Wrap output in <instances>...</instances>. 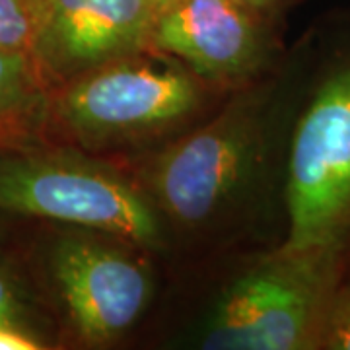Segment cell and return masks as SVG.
<instances>
[{
    "mask_svg": "<svg viewBox=\"0 0 350 350\" xmlns=\"http://www.w3.org/2000/svg\"><path fill=\"white\" fill-rule=\"evenodd\" d=\"M43 345L33 335H29L22 323H0V350H38Z\"/></svg>",
    "mask_w": 350,
    "mask_h": 350,
    "instance_id": "cell-13",
    "label": "cell"
},
{
    "mask_svg": "<svg viewBox=\"0 0 350 350\" xmlns=\"http://www.w3.org/2000/svg\"><path fill=\"white\" fill-rule=\"evenodd\" d=\"M288 228L278 251L350 250V51L313 86L286 167Z\"/></svg>",
    "mask_w": 350,
    "mask_h": 350,
    "instance_id": "cell-2",
    "label": "cell"
},
{
    "mask_svg": "<svg viewBox=\"0 0 350 350\" xmlns=\"http://www.w3.org/2000/svg\"><path fill=\"white\" fill-rule=\"evenodd\" d=\"M174 0H152V4H154V10L158 12V10H162L163 6H167V4H172Z\"/></svg>",
    "mask_w": 350,
    "mask_h": 350,
    "instance_id": "cell-15",
    "label": "cell"
},
{
    "mask_svg": "<svg viewBox=\"0 0 350 350\" xmlns=\"http://www.w3.org/2000/svg\"><path fill=\"white\" fill-rule=\"evenodd\" d=\"M36 0H0V49L33 55Z\"/></svg>",
    "mask_w": 350,
    "mask_h": 350,
    "instance_id": "cell-10",
    "label": "cell"
},
{
    "mask_svg": "<svg viewBox=\"0 0 350 350\" xmlns=\"http://www.w3.org/2000/svg\"><path fill=\"white\" fill-rule=\"evenodd\" d=\"M239 4H243V6H247L251 10H255V12H267V10H271V8H275L276 4L280 2V0H238Z\"/></svg>",
    "mask_w": 350,
    "mask_h": 350,
    "instance_id": "cell-14",
    "label": "cell"
},
{
    "mask_svg": "<svg viewBox=\"0 0 350 350\" xmlns=\"http://www.w3.org/2000/svg\"><path fill=\"white\" fill-rule=\"evenodd\" d=\"M53 273L76 333L90 345L123 335L150 300L146 271L98 241H59L53 251Z\"/></svg>",
    "mask_w": 350,
    "mask_h": 350,
    "instance_id": "cell-8",
    "label": "cell"
},
{
    "mask_svg": "<svg viewBox=\"0 0 350 350\" xmlns=\"http://www.w3.org/2000/svg\"><path fill=\"white\" fill-rule=\"evenodd\" d=\"M261 113L257 101L239 100L158 154L146 181L163 213L179 224L193 226L222 206L259 154Z\"/></svg>",
    "mask_w": 350,
    "mask_h": 350,
    "instance_id": "cell-5",
    "label": "cell"
},
{
    "mask_svg": "<svg viewBox=\"0 0 350 350\" xmlns=\"http://www.w3.org/2000/svg\"><path fill=\"white\" fill-rule=\"evenodd\" d=\"M41 66L31 53L0 49V123L27 113L41 94Z\"/></svg>",
    "mask_w": 350,
    "mask_h": 350,
    "instance_id": "cell-9",
    "label": "cell"
},
{
    "mask_svg": "<svg viewBox=\"0 0 350 350\" xmlns=\"http://www.w3.org/2000/svg\"><path fill=\"white\" fill-rule=\"evenodd\" d=\"M150 47L193 75L222 82L255 72L267 55L261 12L238 0H174L154 16Z\"/></svg>",
    "mask_w": 350,
    "mask_h": 350,
    "instance_id": "cell-7",
    "label": "cell"
},
{
    "mask_svg": "<svg viewBox=\"0 0 350 350\" xmlns=\"http://www.w3.org/2000/svg\"><path fill=\"white\" fill-rule=\"evenodd\" d=\"M22 313H24V306L20 298V290L12 276L4 269H0V323L4 321L22 323Z\"/></svg>",
    "mask_w": 350,
    "mask_h": 350,
    "instance_id": "cell-12",
    "label": "cell"
},
{
    "mask_svg": "<svg viewBox=\"0 0 350 350\" xmlns=\"http://www.w3.org/2000/svg\"><path fill=\"white\" fill-rule=\"evenodd\" d=\"M319 349L350 350V276L347 275L327 310Z\"/></svg>",
    "mask_w": 350,
    "mask_h": 350,
    "instance_id": "cell-11",
    "label": "cell"
},
{
    "mask_svg": "<svg viewBox=\"0 0 350 350\" xmlns=\"http://www.w3.org/2000/svg\"><path fill=\"white\" fill-rule=\"evenodd\" d=\"M152 0H36L33 57L43 72L70 80L150 47Z\"/></svg>",
    "mask_w": 350,
    "mask_h": 350,
    "instance_id": "cell-6",
    "label": "cell"
},
{
    "mask_svg": "<svg viewBox=\"0 0 350 350\" xmlns=\"http://www.w3.org/2000/svg\"><path fill=\"white\" fill-rule=\"evenodd\" d=\"M350 250H276L238 278L218 304L204 349H319L327 310L347 275Z\"/></svg>",
    "mask_w": 350,
    "mask_h": 350,
    "instance_id": "cell-1",
    "label": "cell"
},
{
    "mask_svg": "<svg viewBox=\"0 0 350 350\" xmlns=\"http://www.w3.org/2000/svg\"><path fill=\"white\" fill-rule=\"evenodd\" d=\"M197 105L199 86L185 68L140 51L66 80L57 117L75 137L103 144L156 133Z\"/></svg>",
    "mask_w": 350,
    "mask_h": 350,
    "instance_id": "cell-4",
    "label": "cell"
},
{
    "mask_svg": "<svg viewBox=\"0 0 350 350\" xmlns=\"http://www.w3.org/2000/svg\"><path fill=\"white\" fill-rule=\"evenodd\" d=\"M0 211L100 230L138 245L160 238L154 208L137 189L63 152H0Z\"/></svg>",
    "mask_w": 350,
    "mask_h": 350,
    "instance_id": "cell-3",
    "label": "cell"
}]
</instances>
